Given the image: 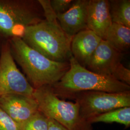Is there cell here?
I'll return each instance as SVG.
<instances>
[{"mask_svg":"<svg viewBox=\"0 0 130 130\" xmlns=\"http://www.w3.org/2000/svg\"><path fill=\"white\" fill-rule=\"evenodd\" d=\"M9 45L14 60L34 89L56 84L70 69L69 62L51 60L28 46L21 38H11Z\"/></svg>","mask_w":130,"mask_h":130,"instance_id":"1","label":"cell"},{"mask_svg":"<svg viewBox=\"0 0 130 130\" xmlns=\"http://www.w3.org/2000/svg\"><path fill=\"white\" fill-rule=\"evenodd\" d=\"M70 69L62 78L51 85L59 98L70 99L77 93L98 91L107 93L130 91V86L113 77L98 74L83 67L73 56L69 59Z\"/></svg>","mask_w":130,"mask_h":130,"instance_id":"2","label":"cell"},{"mask_svg":"<svg viewBox=\"0 0 130 130\" xmlns=\"http://www.w3.org/2000/svg\"><path fill=\"white\" fill-rule=\"evenodd\" d=\"M28 46L51 60L69 62L72 56L70 37L57 22L45 19L26 28L21 38Z\"/></svg>","mask_w":130,"mask_h":130,"instance_id":"3","label":"cell"},{"mask_svg":"<svg viewBox=\"0 0 130 130\" xmlns=\"http://www.w3.org/2000/svg\"><path fill=\"white\" fill-rule=\"evenodd\" d=\"M32 96L39 111L47 118L56 121L68 130H93L92 124L80 116L78 104L61 99L51 85L34 89Z\"/></svg>","mask_w":130,"mask_h":130,"instance_id":"4","label":"cell"},{"mask_svg":"<svg viewBox=\"0 0 130 130\" xmlns=\"http://www.w3.org/2000/svg\"><path fill=\"white\" fill-rule=\"evenodd\" d=\"M35 3L0 0V32L11 38H21L26 28L45 19Z\"/></svg>","mask_w":130,"mask_h":130,"instance_id":"5","label":"cell"},{"mask_svg":"<svg viewBox=\"0 0 130 130\" xmlns=\"http://www.w3.org/2000/svg\"><path fill=\"white\" fill-rule=\"evenodd\" d=\"M70 99H74L78 104L79 115L87 122L93 117L107 112L130 107V91L121 93L83 91L75 93Z\"/></svg>","mask_w":130,"mask_h":130,"instance_id":"6","label":"cell"},{"mask_svg":"<svg viewBox=\"0 0 130 130\" xmlns=\"http://www.w3.org/2000/svg\"><path fill=\"white\" fill-rule=\"evenodd\" d=\"M34 91L15 64L9 44H5L0 57V98L11 94L33 96Z\"/></svg>","mask_w":130,"mask_h":130,"instance_id":"7","label":"cell"},{"mask_svg":"<svg viewBox=\"0 0 130 130\" xmlns=\"http://www.w3.org/2000/svg\"><path fill=\"white\" fill-rule=\"evenodd\" d=\"M122 57V53L107 41L102 40L86 68L98 74L113 77L117 69L121 64Z\"/></svg>","mask_w":130,"mask_h":130,"instance_id":"8","label":"cell"},{"mask_svg":"<svg viewBox=\"0 0 130 130\" xmlns=\"http://www.w3.org/2000/svg\"><path fill=\"white\" fill-rule=\"evenodd\" d=\"M0 107L18 124L28 121L39 111L33 96L11 94L0 98Z\"/></svg>","mask_w":130,"mask_h":130,"instance_id":"9","label":"cell"},{"mask_svg":"<svg viewBox=\"0 0 130 130\" xmlns=\"http://www.w3.org/2000/svg\"><path fill=\"white\" fill-rule=\"evenodd\" d=\"M89 0H75L72 6L63 14L57 15L63 31L73 38L79 31L87 29V16Z\"/></svg>","mask_w":130,"mask_h":130,"instance_id":"10","label":"cell"},{"mask_svg":"<svg viewBox=\"0 0 130 130\" xmlns=\"http://www.w3.org/2000/svg\"><path fill=\"white\" fill-rule=\"evenodd\" d=\"M112 24L107 0H89L87 6V27L105 40L106 34Z\"/></svg>","mask_w":130,"mask_h":130,"instance_id":"11","label":"cell"},{"mask_svg":"<svg viewBox=\"0 0 130 130\" xmlns=\"http://www.w3.org/2000/svg\"><path fill=\"white\" fill-rule=\"evenodd\" d=\"M102 40L89 29L79 31L71 40L70 49L72 56L80 65L86 68Z\"/></svg>","mask_w":130,"mask_h":130,"instance_id":"12","label":"cell"},{"mask_svg":"<svg viewBox=\"0 0 130 130\" xmlns=\"http://www.w3.org/2000/svg\"><path fill=\"white\" fill-rule=\"evenodd\" d=\"M104 40L121 53L127 52L130 48V28L120 24L112 23Z\"/></svg>","mask_w":130,"mask_h":130,"instance_id":"13","label":"cell"},{"mask_svg":"<svg viewBox=\"0 0 130 130\" xmlns=\"http://www.w3.org/2000/svg\"><path fill=\"white\" fill-rule=\"evenodd\" d=\"M108 1L112 23L120 24L130 28V0Z\"/></svg>","mask_w":130,"mask_h":130,"instance_id":"14","label":"cell"},{"mask_svg":"<svg viewBox=\"0 0 130 130\" xmlns=\"http://www.w3.org/2000/svg\"><path fill=\"white\" fill-rule=\"evenodd\" d=\"M91 124L93 123H117L128 128L130 126V107H124L114 109L94 117L88 121Z\"/></svg>","mask_w":130,"mask_h":130,"instance_id":"15","label":"cell"},{"mask_svg":"<svg viewBox=\"0 0 130 130\" xmlns=\"http://www.w3.org/2000/svg\"><path fill=\"white\" fill-rule=\"evenodd\" d=\"M18 127L19 130H48V118L39 111Z\"/></svg>","mask_w":130,"mask_h":130,"instance_id":"16","label":"cell"},{"mask_svg":"<svg viewBox=\"0 0 130 130\" xmlns=\"http://www.w3.org/2000/svg\"><path fill=\"white\" fill-rule=\"evenodd\" d=\"M74 2L75 0H50V4L57 15L63 14L70 9Z\"/></svg>","mask_w":130,"mask_h":130,"instance_id":"17","label":"cell"},{"mask_svg":"<svg viewBox=\"0 0 130 130\" xmlns=\"http://www.w3.org/2000/svg\"><path fill=\"white\" fill-rule=\"evenodd\" d=\"M0 130H19L18 124L1 107Z\"/></svg>","mask_w":130,"mask_h":130,"instance_id":"18","label":"cell"},{"mask_svg":"<svg viewBox=\"0 0 130 130\" xmlns=\"http://www.w3.org/2000/svg\"><path fill=\"white\" fill-rule=\"evenodd\" d=\"M113 77L123 83L130 84V70L122 64L119 66L113 75Z\"/></svg>","mask_w":130,"mask_h":130,"instance_id":"19","label":"cell"},{"mask_svg":"<svg viewBox=\"0 0 130 130\" xmlns=\"http://www.w3.org/2000/svg\"><path fill=\"white\" fill-rule=\"evenodd\" d=\"M48 130H69L56 121L48 118Z\"/></svg>","mask_w":130,"mask_h":130,"instance_id":"20","label":"cell"}]
</instances>
